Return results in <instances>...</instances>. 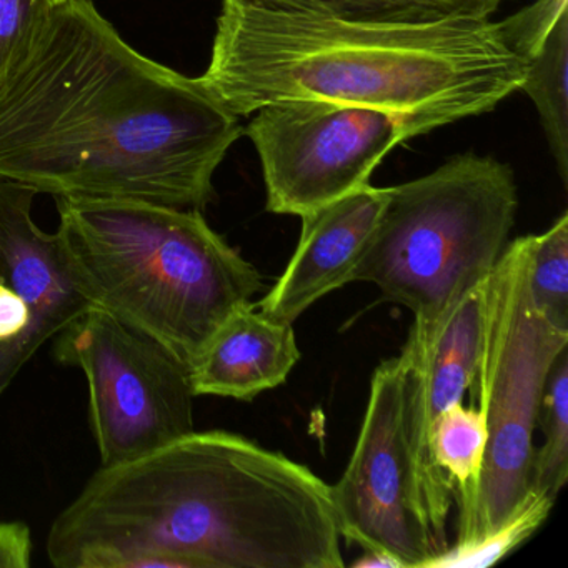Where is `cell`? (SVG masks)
<instances>
[{"label":"cell","mask_w":568,"mask_h":568,"mask_svg":"<svg viewBox=\"0 0 568 568\" xmlns=\"http://www.w3.org/2000/svg\"><path fill=\"white\" fill-rule=\"evenodd\" d=\"M535 239L508 242L485 281L484 344L475 382L487 444L474 484L455 494L458 545L474 544L500 527L530 495L545 384L568 348V332L550 324L531 301Z\"/></svg>","instance_id":"obj_5"},{"label":"cell","mask_w":568,"mask_h":568,"mask_svg":"<svg viewBox=\"0 0 568 568\" xmlns=\"http://www.w3.org/2000/svg\"><path fill=\"white\" fill-rule=\"evenodd\" d=\"M331 495L342 538L362 550L387 554L402 568H427L442 554L415 501L402 354L375 368L357 444Z\"/></svg>","instance_id":"obj_8"},{"label":"cell","mask_w":568,"mask_h":568,"mask_svg":"<svg viewBox=\"0 0 568 568\" xmlns=\"http://www.w3.org/2000/svg\"><path fill=\"white\" fill-rule=\"evenodd\" d=\"M32 535L24 521H0V568H29Z\"/></svg>","instance_id":"obj_20"},{"label":"cell","mask_w":568,"mask_h":568,"mask_svg":"<svg viewBox=\"0 0 568 568\" xmlns=\"http://www.w3.org/2000/svg\"><path fill=\"white\" fill-rule=\"evenodd\" d=\"M452 14L467 16V18L488 19L497 12L504 0H438Z\"/></svg>","instance_id":"obj_22"},{"label":"cell","mask_w":568,"mask_h":568,"mask_svg":"<svg viewBox=\"0 0 568 568\" xmlns=\"http://www.w3.org/2000/svg\"><path fill=\"white\" fill-rule=\"evenodd\" d=\"M301 355L292 324L247 304L217 328L189 364V381L195 397L254 400L284 384Z\"/></svg>","instance_id":"obj_11"},{"label":"cell","mask_w":568,"mask_h":568,"mask_svg":"<svg viewBox=\"0 0 568 568\" xmlns=\"http://www.w3.org/2000/svg\"><path fill=\"white\" fill-rule=\"evenodd\" d=\"M498 28L525 62L518 91L534 102L558 175L568 185V0H537Z\"/></svg>","instance_id":"obj_12"},{"label":"cell","mask_w":568,"mask_h":568,"mask_svg":"<svg viewBox=\"0 0 568 568\" xmlns=\"http://www.w3.org/2000/svg\"><path fill=\"white\" fill-rule=\"evenodd\" d=\"M34 322L28 302L0 281V341L21 337Z\"/></svg>","instance_id":"obj_21"},{"label":"cell","mask_w":568,"mask_h":568,"mask_svg":"<svg viewBox=\"0 0 568 568\" xmlns=\"http://www.w3.org/2000/svg\"><path fill=\"white\" fill-rule=\"evenodd\" d=\"M390 197V187L362 185L344 197L301 215L297 247L261 311L294 324L308 307L354 282V272Z\"/></svg>","instance_id":"obj_10"},{"label":"cell","mask_w":568,"mask_h":568,"mask_svg":"<svg viewBox=\"0 0 568 568\" xmlns=\"http://www.w3.org/2000/svg\"><path fill=\"white\" fill-rule=\"evenodd\" d=\"M31 312L34 322L21 337L0 341V397L8 390L21 368L34 357L36 352L75 318V315L64 312Z\"/></svg>","instance_id":"obj_18"},{"label":"cell","mask_w":568,"mask_h":568,"mask_svg":"<svg viewBox=\"0 0 568 568\" xmlns=\"http://www.w3.org/2000/svg\"><path fill=\"white\" fill-rule=\"evenodd\" d=\"M485 282L462 298L428 347L408 337L405 361V438L415 501L428 534L447 550V525L455 484L432 454V425L438 415L462 404L474 387L484 344Z\"/></svg>","instance_id":"obj_9"},{"label":"cell","mask_w":568,"mask_h":568,"mask_svg":"<svg viewBox=\"0 0 568 568\" xmlns=\"http://www.w3.org/2000/svg\"><path fill=\"white\" fill-rule=\"evenodd\" d=\"M430 444L438 467L454 480L455 494L467 490L480 471L487 444L480 410L462 404L448 408L432 425Z\"/></svg>","instance_id":"obj_14"},{"label":"cell","mask_w":568,"mask_h":568,"mask_svg":"<svg viewBox=\"0 0 568 568\" xmlns=\"http://www.w3.org/2000/svg\"><path fill=\"white\" fill-rule=\"evenodd\" d=\"M530 294L537 311L550 324L568 332V214L535 239Z\"/></svg>","instance_id":"obj_16"},{"label":"cell","mask_w":568,"mask_h":568,"mask_svg":"<svg viewBox=\"0 0 568 568\" xmlns=\"http://www.w3.org/2000/svg\"><path fill=\"white\" fill-rule=\"evenodd\" d=\"M58 235L81 294L191 364L264 288L202 211L135 199L58 197Z\"/></svg>","instance_id":"obj_3"},{"label":"cell","mask_w":568,"mask_h":568,"mask_svg":"<svg viewBox=\"0 0 568 568\" xmlns=\"http://www.w3.org/2000/svg\"><path fill=\"white\" fill-rule=\"evenodd\" d=\"M197 79L237 118L277 102H335L400 115L417 138L494 111L520 89L525 62L490 19L372 21L222 0Z\"/></svg>","instance_id":"obj_2"},{"label":"cell","mask_w":568,"mask_h":568,"mask_svg":"<svg viewBox=\"0 0 568 568\" xmlns=\"http://www.w3.org/2000/svg\"><path fill=\"white\" fill-rule=\"evenodd\" d=\"M554 498L544 491L531 490L520 510L500 527L474 544H454L444 554L428 561L427 568H485L504 560L525 544L545 524Z\"/></svg>","instance_id":"obj_15"},{"label":"cell","mask_w":568,"mask_h":568,"mask_svg":"<svg viewBox=\"0 0 568 568\" xmlns=\"http://www.w3.org/2000/svg\"><path fill=\"white\" fill-rule=\"evenodd\" d=\"M354 568H402L395 558L388 557L387 554H381V551H367L364 550L358 560L352 564Z\"/></svg>","instance_id":"obj_23"},{"label":"cell","mask_w":568,"mask_h":568,"mask_svg":"<svg viewBox=\"0 0 568 568\" xmlns=\"http://www.w3.org/2000/svg\"><path fill=\"white\" fill-rule=\"evenodd\" d=\"M538 422L545 442L535 450L530 488L557 501L568 478V348L558 355L548 374Z\"/></svg>","instance_id":"obj_13"},{"label":"cell","mask_w":568,"mask_h":568,"mask_svg":"<svg viewBox=\"0 0 568 568\" xmlns=\"http://www.w3.org/2000/svg\"><path fill=\"white\" fill-rule=\"evenodd\" d=\"M58 0H0V69Z\"/></svg>","instance_id":"obj_19"},{"label":"cell","mask_w":568,"mask_h":568,"mask_svg":"<svg viewBox=\"0 0 568 568\" xmlns=\"http://www.w3.org/2000/svg\"><path fill=\"white\" fill-rule=\"evenodd\" d=\"M58 362L81 368L102 467L151 454L194 432L187 364L104 308H85L55 335Z\"/></svg>","instance_id":"obj_6"},{"label":"cell","mask_w":568,"mask_h":568,"mask_svg":"<svg viewBox=\"0 0 568 568\" xmlns=\"http://www.w3.org/2000/svg\"><path fill=\"white\" fill-rule=\"evenodd\" d=\"M258 8L298 14L372 19V21H428L452 12L438 0H247Z\"/></svg>","instance_id":"obj_17"},{"label":"cell","mask_w":568,"mask_h":568,"mask_svg":"<svg viewBox=\"0 0 568 568\" xmlns=\"http://www.w3.org/2000/svg\"><path fill=\"white\" fill-rule=\"evenodd\" d=\"M245 128L261 159L272 214L315 211L368 184L382 159L415 138L400 115L362 105L291 101L264 105Z\"/></svg>","instance_id":"obj_7"},{"label":"cell","mask_w":568,"mask_h":568,"mask_svg":"<svg viewBox=\"0 0 568 568\" xmlns=\"http://www.w3.org/2000/svg\"><path fill=\"white\" fill-rule=\"evenodd\" d=\"M241 118L139 54L92 0H58L0 69V175L54 197L204 211Z\"/></svg>","instance_id":"obj_1"},{"label":"cell","mask_w":568,"mask_h":568,"mask_svg":"<svg viewBox=\"0 0 568 568\" xmlns=\"http://www.w3.org/2000/svg\"><path fill=\"white\" fill-rule=\"evenodd\" d=\"M517 209L510 165L475 152L454 155L430 174L390 187L354 282H371L408 308V337L428 347L500 261Z\"/></svg>","instance_id":"obj_4"}]
</instances>
